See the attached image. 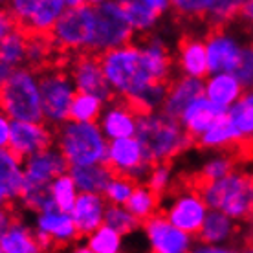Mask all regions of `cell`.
I'll return each mask as SVG.
<instances>
[{"instance_id":"48","label":"cell","mask_w":253,"mask_h":253,"mask_svg":"<svg viewBox=\"0 0 253 253\" xmlns=\"http://www.w3.org/2000/svg\"><path fill=\"white\" fill-rule=\"evenodd\" d=\"M88 4H92V6H99V4H103V2H107V0H86Z\"/></svg>"},{"instance_id":"2","label":"cell","mask_w":253,"mask_h":253,"mask_svg":"<svg viewBox=\"0 0 253 253\" xmlns=\"http://www.w3.org/2000/svg\"><path fill=\"white\" fill-rule=\"evenodd\" d=\"M134 136L143 145L147 158L152 164L172 162L191 145H195L193 138L185 132L180 120L169 116L162 108L151 112H139Z\"/></svg>"},{"instance_id":"10","label":"cell","mask_w":253,"mask_h":253,"mask_svg":"<svg viewBox=\"0 0 253 253\" xmlns=\"http://www.w3.org/2000/svg\"><path fill=\"white\" fill-rule=\"evenodd\" d=\"M105 164L112 169L114 174H125L136 182H145L151 171L152 162L147 158L143 145L136 136L108 139L107 160Z\"/></svg>"},{"instance_id":"34","label":"cell","mask_w":253,"mask_h":253,"mask_svg":"<svg viewBox=\"0 0 253 253\" xmlns=\"http://www.w3.org/2000/svg\"><path fill=\"white\" fill-rule=\"evenodd\" d=\"M123 244V235L118 229L103 224L86 237V248L92 253H118Z\"/></svg>"},{"instance_id":"3","label":"cell","mask_w":253,"mask_h":253,"mask_svg":"<svg viewBox=\"0 0 253 253\" xmlns=\"http://www.w3.org/2000/svg\"><path fill=\"white\" fill-rule=\"evenodd\" d=\"M57 149L72 165L105 164L108 139L97 121L68 120L55 126Z\"/></svg>"},{"instance_id":"21","label":"cell","mask_w":253,"mask_h":253,"mask_svg":"<svg viewBox=\"0 0 253 253\" xmlns=\"http://www.w3.org/2000/svg\"><path fill=\"white\" fill-rule=\"evenodd\" d=\"M24 184V158L15 154L9 147L0 149V195L7 202L19 200Z\"/></svg>"},{"instance_id":"35","label":"cell","mask_w":253,"mask_h":253,"mask_svg":"<svg viewBox=\"0 0 253 253\" xmlns=\"http://www.w3.org/2000/svg\"><path fill=\"white\" fill-rule=\"evenodd\" d=\"M246 0H209L206 22L211 26H229L239 17L242 4Z\"/></svg>"},{"instance_id":"50","label":"cell","mask_w":253,"mask_h":253,"mask_svg":"<svg viewBox=\"0 0 253 253\" xmlns=\"http://www.w3.org/2000/svg\"><path fill=\"white\" fill-rule=\"evenodd\" d=\"M4 4H7V0H0V6H4Z\"/></svg>"},{"instance_id":"20","label":"cell","mask_w":253,"mask_h":253,"mask_svg":"<svg viewBox=\"0 0 253 253\" xmlns=\"http://www.w3.org/2000/svg\"><path fill=\"white\" fill-rule=\"evenodd\" d=\"M200 95H204V79L180 74L176 79H171L169 83V90L162 110L169 116L180 118V114L189 107V103H193Z\"/></svg>"},{"instance_id":"42","label":"cell","mask_w":253,"mask_h":253,"mask_svg":"<svg viewBox=\"0 0 253 253\" xmlns=\"http://www.w3.org/2000/svg\"><path fill=\"white\" fill-rule=\"evenodd\" d=\"M17 28H19V22L13 17V13L9 11V7L0 6V41Z\"/></svg>"},{"instance_id":"22","label":"cell","mask_w":253,"mask_h":253,"mask_svg":"<svg viewBox=\"0 0 253 253\" xmlns=\"http://www.w3.org/2000/svg\"><path fill=\"white\" fill-rule=\"evenodd\" d=\"M176 66H178V72L184 74V76L206 79L209 76L206 41L191 37V35L182 39L178 42Z\"/></svg>"},{"instance_id":"17","label":"cell","mask_w":253,"mask_h":253,"mask_svg":"<svg viewBox=\"0 0 253 253\" xmlns=\"http://www.w3.org/2000/svg\"><path fill=\"white\" fill-rule=\"evenodd\" d=\"M35 229L48 235L53 248H64L81 241V235L72 218V213L61 211L57 206L39 211L35 218Z\"/></svg>"},{"instance_id":"46","label":"cell","mask_w":253,"mask_h":253,"mask_svg":"<svg viewBox=\"0 0 253 253\" xmlns=\"http://www.w3.org/2000/svg\"><path fill=\"white\" fill-rule=\"evenodd\" d=\"M13 72H15V66H11V64H7L6 61L0 59V88L9 81V77L13 76Z\"/></svg>"},{"instance_id":"5","label":"cell","mask_w":253,"mask_h":253,"mask_svg":"<svg viewBox=\"0 0 253 253\" xmlns=\"http://www.w3.org/2000/svg\"><path fill=\"white\" fill-rule=\"evenodd\" d=\"M0 110L11 120L44 121L37 70L30 66L15 68L9 81L0 88Z\"/></svg>"},{"instance_id":"18","label":"cell","mask_w":253,"mask_h":253,"mask_svg":"<svg viewBox=\"0 0 253 253\" xmlns=\"http://www.w3.org/2000/svg\"><path fill=\"white\" fill-rule=\"evenodd\" d=\"M107 198L101 193H88L79 191L76 206L72 209V218L76 222L79 235L88 237L95 229L105 224V209H107Z\"/></svg>"},{"instance_id":"37","label":"cell","mask_w":253,"mask_h":253,"mask_svg":"<svg viewBox=\"0 0 253 253\" xmlns=\"http://www.w3.org/2000/svg\"><path fill=\"white\" fill-rule=\"evenodd\" d=\"M136 180L125 176V174H112L110 182L107 184L103 195L107 198L108 204H120V206H125L126 200L130 198L134 187H136Z\"/></svg>"},{"instance_id":"14","label":"cell","mask_w":253,"mask_h":253,"mask_svg":"<svg viewBox=\"0 0 253 253\" xmlns=\"http://www.w3.org/2000/svg\"><path fill=\"white\" fill-rule=\"evenodd\" d=\"M55 132L46 121H20L11 120V132L7 147L20 158H28L53 145Z\"/></svg>"},{"instance_id":"11","label":"cell","mask_w":253,"mask_h":253,"mask_svg":"<svg viewBox=\"0 0 253 253\" xmlns=\"http://www.w3.org/2000/svg\"><path fill=\"white\" fill-rule=\"evenodd\" d=\"M68 74L76 84L77 92H88L108 103L114 97V92L108 84L103 72L99 55L94 51H79L70 61Z\"/></svg>"},{"instance_id":"1","label":"cell","mask_w":253,"mask_h":253,"mask_svg":"<svg viewBox=\"0 0 253 253\" xmlns=\"http://www.w3.org/2000/svg\"><path fill=\"white\" fill-rule=\"evenodd\" d=\"M103 72L114 95L132 101L154 81H171L172 57L164 39L149 35L141 44H123L99 53Z\"/></svg>"},{"instance_id":"31","label":"cell","mask_w":253,"mask_h":253,"mask_svg":"<svg viewBox=\"0 0 253 253\" xmlns=\"http://www.w3.org/2000/svg\"><path fill=\"white\" fill-rule=\"evenodd\" d=\"M26 51H28V33L22 28L13 30L9 35L0 41V59L15 68L26 66Z\"/></svg>"},{"instance_id":"12","label":"cell","mask_w":253,"mask_h":253,"mask_svg":"<svg viewBox=\"0 0 253 253\" xmlns=\"http://www.w3.org/2000/svg\"><path fill=\"white\" fill-rule=\"evenodd\" d=\"M206 41L209 74L235 72L242 57L241 41L228 30V26H211Z\"/></svg>"},{"instance_id":"33","label":"cell","mask_w":253,"mask_h":253,"mask_svg":"<svg viewBox=\"0 0 253 253\" xmlns=\"http://www.w3.org/2000/svg\"><path fill=\"white\" fill-rule=\"evenodd\" d=\"M105 101L97 95L88 92H77L72 108H70V120L74 121H97L103 112Z\"/></svg>"},{"instance_id":"13","label":"cell","mask_w":253,"mask_h":253,"mask_svg":"<svg viewBox=\"0 0 253 253\" xmlns=\"http://www.w3.org/2000/svg\"><path fill=\"white\" fill-rule=\"evenodd\" d=\"M141 226L154 253H187L195 248L193 235L176 228L164 213L152 215Z\"/></svg>"},{"instance_id":"7","label":"cell","mask_w":253,"mask_h":253,"mask_svg":"<svg viewBox=\"0 0 253 253\" xmlns=\"http://www.w3.org/2000/svg\"><path fill=\"white\" fill-rule=\"evenodd\" d=\"M39 86H41V105L42 116L50 126H59L70 120L72 101L77 88L68 72L59 66H44L39 70Z\"/></svg>"},{"instance_id":"30","label":"cell","mask_w":253,"mask_h":253,"mask_svg":"<svg viewBox=\"0 0 253 253\" xmlns=\"http://www.w3.org/2000/svg\"><path fill=\"white\" fill-rule=\"evenodd\" d=\"M130 26L136 33H151L160 20V15L147 6L143 0H120Z\"/></svg>"},{"instance_id":"39","label":"cell","mask_w":253,"mask_h":253,"mask_svg":"<svg viewBox=\"0 0 253 253\" xmlns=\"http://www.w3.org/2000/svg\"><path fill=\"white\" fill-rule=\"evenodd\" d=\"M209 0H171V9L185 20H204Z\"/></svg>"},{"instance_id":"32","label":"cell","mask_w":253,"mask_h":253,"mask_svg":"<svg viewBox=\"0 0 253 253\" xmlns=\"http://www.w3.org/2000/svg\"><path fill=\"white\" fill-rule=\"evenodd\" d=\"M50 195L51 200L55 202L61 211H66V213H72V209L76 206L77 195H79V189L76 185V180L72 178V174L68 172H63L51 180L50 184Z\"/></svg>"},{"instance_id":"28","label":"cell","mask_w":253,"mask_h":253,"mask_svg":"<svg viewBox=\"0 0 253 253\" xmlns=\"http://www.w3.org/2000/svg\"><path fill=\"white\" fill-rule=\"evenodd\" d=\"M160 202H162V196L156 195L145 182H139V184H136V187H134L130 198L126 200L125 208L128 209L139 222H145L147 218H151L152 215L158 213Z\"/></svg>"},{"instance_id":"23","label":"cell","mask_w":253,"mask_h":253,"mask_svg":"<svg viewBox=\"0 0 253 253\" xmlns=\"http://www.w3.org/2000/svg\"><path fill=\"white\" fill-rule=\"evenodd\" d=\"M244 94V86L233 72H216L204 83V95L209 101L228 110L241 95Z\"/></svg>"},{"instance_id":"27","label":"cell","mask_w":253,"mask_h":253,"mask_svg":"<svg viewBox=\"0 0 253 253\" xmlns=\"http://www.w3.org/2000/svg\"><path fill=\"white\" fill-rule=\"evenodd\" d=\"M70 174L76 180L79 191L88 193H101L112 178V169L107 164H92V165H72Z\"/></svg>"},{"instance_id":"38","label":"cell","mask_w":253,"mask_h":253,"mask_svg":"<svg viewBox=\"0 0 253 253\" xmlns=\"http://www.w3.org/2000/svg\"><path fill=\"white\" fill-rule=\"evenodd\" d=\"M145 184L151 187L156 195L165 196L167 191L171 189L172 185V167L171 162H158V164H152L151 171L147 174Z\"/></svg>"},{"instance_id":"36","label":"cell","mask_w":253,"mask_h":253,"mask_svg":"<svg viewBox=\"0 0 253 253\" xmlns=\"http://www.w3.org/2000/svg\"><path fill=\"white\" fill-rule=\"evenodd\" d=\"M105 224L110 228L118 229L121 235L132 233L141 226V222L125 208L120 204H107L105 209Z\"/></svg>"},{"instance_id":"43","label":"cell","mask_w":253,"mask_h":253,"mask_svg":"<svg viewBox=\"0 0 253 253\" xmlns=\"http://www.w3.org/2000/svg\"><path fill=\"white\" fill-rule=\"evenodd\" d=\"M9 132H11V118L0 110V149L7 147L9 143Z\"/></svg>"},{"instance_id":"25","label":"cell","mask_w":253,"mask_h":253,"mask_svg":"<svg viewBox=\"0 0 253 253\" xmlns=\"http://www.w3.org/2000/svg\"><path fill=\"white\" fill-rule=\"evenodd\" d=\"M239 233V228L235 224V218L222 213L218 209H209L200 233L196 235L198 241L204 244H228L233 241V237Z\"/></svg>"},{"instance_id":"8","label":"cell","mask_w":253,"mask_h":253,"mask_svg":"<svg viewBox=\"0 0 253 253\" xmlns=\"http://www.w3.org/2000/svg\"><path fill=\"white\" fill-rule=\"evenodd\" d=\"M169 202L164 209V215L176 226L184 229L193 237L200 233V228L204 224V218L208 215V204L204 200L200 189L193 182L185 185H171V189L167 191Z\"/></svg>"},{"instance_id":"40","label":"cell","mask_w":253,"mask_h":253,"mask_svg":"<svg viewBox=\"0 0 253 253\" xmlns=\"http://www.w3.org/2000/svg\"><path fill=\"white\" fill-rule=\"evenodd\" d=\"M41 4H42V0H7V7L19 22V28H22V30L37 13Z\"/></svg>"},{"instance_id":"6","label":"cell","mask_w":253,"mask_h":253,"mask_svg":"<svg viewBox=\"0 0 253 253\" xmlns=\"http://www.w3.org/2000/svg\"><path fill=\"white\" fill-rule=\"evenodd\" d=\"M95 6L84 2L81 6L66 7L50 32L55 48L61 51H90L95 35Z\"/></svg>"},{"instance_id":"41","label":"cell","mask_w":253,"mask_h":253,"mask_svg":"<svg viewBox=\"0 0 253 253\" xmlns=\"http://www.w3.org/2000/svg\"><path fill=\"white\" fill-rule=\"evenodd\" d=\"M233 74L239 77V81L242 83L244 88L246 90L253 88V37L242 48L241 63H239V66H237V70H235Z\"/></svg>"},{"instance_id":"49","label":"cell","mask_w":253,"mask_h":253,"mask_svg":"<svg viewBox=\"0 0 253 253\" xmlns=\"http://www.w3.org/2000/svg\"><path fill=\"white\" fill-rule=\"evenodd\" d=\"M7 204H11V202H7L6 198H4V196L0 195V208H2V206H7Z\"/></svg>"},{"instance_id":"26","label":"cell","mask_w":253,"mask_h":253,"mask_svg":"<svg viewBox=\"0 0 253 253\" xmlns=\"http://www.w3.org/2000/svg\"><path fill=\"white\" fill-rule=\"evenodd\" d=\"M0 250L4 253H37L41 252L35 237V229H30L24 222L15 218L0 237Z\"/></svg>"},{"instance_id":"45","label":"cell","mask_w":253,"mask_h":253,"mask_svg":"<svg viewBox=\"0 0 253 253\" xmlns=\"http://www.w3.org/2000/svg\"><path fill=\"white\" fill-rule=\"evenodd\" d=\"M143 2H145L151 9H154V11L158 13L160 17L171 9V0H143Z\"/></svg>"},{"instance_id":"29","label":"cell","mask_w":253,"mask_h":253,"mask_svg":"<svg viewBox=\"0 0 253 253\" xmlns=\"http://www.w3.org/2000/svg\"><path fill=\"white\" fill-rule=\"evenodd\" d=\"M228 118L231 120L242 138L253 141V88L242 94L237 101L228 108Z\"/></svg>"},{"instance_id":"44","label":"cell","mask_w":253,"mask_h":253,"mask_svg":"<svg viewBox=\"0 0 253 253\" xmlns=\"http://www.w3.org/2000/svg\"><path fill=\"white\" fill-rule=\"evenodd\" d=\"M235 20H241L244 28H248L250 32H253V0H246V2L242 4L241 11H239V17Z\"/></svg>"},{"instance_id":"9","label":"cell","mask_w":253,"mask_h":253,"mask_svg":"<svg viewBox=\"0 0 253 253\" xmlns=\"http://www.w3.org/2000/svg\"><path fill=\"white\" fill-rule=\"evenodd\" d=\"M95 35L92 42L94 53L114 50L123 44H128L134 37V28L126 17L125 9L120 0H107L99 6H95Z\"/></svg>"},{"instance_id":"51","label":"cell","mask_w":253,"mask_h":253,"mask_svg":"<svg viewBox=\"0 0 253 253\" xmlns=\"http://www.w3.org/2000/svg\"><path fill=\"white\" fill-rule=\"evenodd\" d=\"M250 222H252V239H253V218H252Z\"/></svg>"},{"instance_id":"47","label":"cell","mask_w":253,"mask_h":253,"mask_svg":"<svg viewBox=\"0 0 253 253\" xmlns=\"http://www.w3.org/2000/svg\"><path fill=\"white\" fill-rule=\"evenodd\" d=\"M86 0H66V6L68 7H76V6H81V4H84Z\"/></svg>"},{"instance_id":"16","label":"cell","mask_w":253,"mask_h":253,"mask_svg":"<svg viewBox=\"0 0 253 253\" xmlns=\"http://www.w3.org/2000/svg\"><path fill=\"white\" fill-rule=\"evenodd\" d=\"M68 171L70 164L53 145L24 158V178L30 185H50L53 178Z\"/></svg>"},{"instance_id":"4","label":"cell","mask_w":253,"mask_h":253,"mask_svg":"<svg viewBox=\"0 0 253 253\" xmlns=\"http://www.w3.org/2000/svg\"><path fill=\"white\" fill-rule=\"evenodd\" d=\"M198 189L209 209H218L235 220L253 218V172L233 171Z\"/></svg>"},{"instance_id":"19","label":"cell","mask_w":253,"mask_h":253,"mask_svg":"<svg viewBox=\"0 0 253 253\" xmlns=\"http://www.w3.org/2000/svg\"><path fill=\"white\" fill-rule=\"evenodd\" d=\"M226 108L218 107L213 101H209L206 95L196 97L195 101L189 103V107L180 114V123L185 128V132L189 134L195 141L200 134H204L215 121H218L222 116H226Z\"/></svg>"},{"instance_id":"24","label":"cell","mask_w":253,"mask_h":253,"mask_svg":"<svg viewBox=\"0 0 253 253\" xmlns=\"http://www.w3.org/2000/svg\"><path fill=\"white\" fill-rule=\"evenodd\" d=\"M242 139H244L242 134L231 123L226 112V116H222L220 120L215 121L206 132L195 139V145H198L200 149H208V151H222V149H231L239 145Z\"/></svg>"},{"instance_id":"15","label":"cell","mask_w":253,"mask_h":253,"mask_svg":"<svg viewBox=\"0 0 253 253\" xmlns=\"http://www.w3.org/2000/svg\"><path fill=\"white\" fill-rule=\"evenodd\" d=\"M139 110L130 101L123 97H112L108 103H105L103 112L99 116V126L107 139L116 138H128L136 134Z\"/></svg>"}]
</instances>
